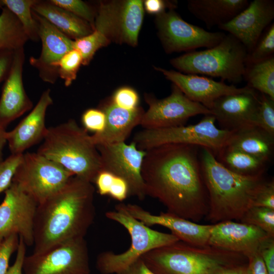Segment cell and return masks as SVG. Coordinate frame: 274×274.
<instances>
[{
  "mask_svg": "<svg viewBox=\"0 0 274 274\" xmlns=\"http://www.w3.org/2000/svg\"><path fill=\"white\" fill-rule=\"evenodd\" d=\"M199 146L168 144L146 151L142 176L147 196L158 199L167 212L197 222L209 211Z\"/></svg>",
  "mask_w": 274,
  "mask_h": 274,
  "instance_id": "6da1fadb",
  "label": "cell"
},
{
  "mask_svg": "<svg viewBox=\"0 0 274 274\" xmlns=\"http://www.w3.org/2000/svg\"><path fill=\"white\" fill-rule=\"evenodd\" d=\"M94 187L73 176L60 189L38 204L33 222V252L84 237L95 217Z\"/></svg>",
  "mask_w": 274,
  "mask_h": 274,
  "instance_id": "7a4b0ae2",
  "label": "cell"
},
{
  "mask_svg": "<svg viewBox=\"0 0 274 274\" xmlns=\"http://www.w3.org/2000/svg\"><path fill=\"white\" fill-rule=\"evenodd\" d=\"M200 148L201 173L209 201L206 219L212 224L239 221L252 207L256 193L264 181L263 176L236 174L220 163L211 150Z\"/></svg>",
  "mask_w": 274,
  "mask_h": 274,
  "instance_id": "3957f363",
  "label": "cell"
},
{
  "mask_svg": "<svg viewBox=\"0 0 274 274\" xmlns=\"http://www.w3.org/2000/svg\"><path fill=\"white\" fill-rule=\"evenodd\" d=\"M141 258L155 274H212L248 262L241 254L181 241L149 251Z\"/></svg>",
  "mask_w": 274,
  "mask_h": 274,
  "instance_id": "277c9868",
  "label": "cell"
},
{
  "mask_svg": "<svg viewBox=\"0 0 274 274\" xmlns=\"http://www.w3.org/2000/svg\"><path fill=\"white\" fill-rule=\"evenodd\" d=\"M37 152L91 183L102 170L99 153L90 135L73 119L47 128Z\"/></svg>",
  "mask_w": 274,
  "mask_h": 274,
  "instance_id": "5b68a950",
  "label": "cell"
},
{
  "mask_svg": "<svg viewBox=\"0 0 274 274\" xmlns=\"http://www.w3.org/2000/svg\"><path fill=\"white\" fill-rule=\"evenodd\" d=\"M248 55L245 46L228 33L213 47L187 52L172 59L170 62L185 74L209 76L237 83L244 77Z\"/></svg>",
  "mask_w": 274,
  "mask_h": 274,
  "instance_id": "8992f818",
  "label": "cell"
},
{
  "mask_svg": "<svg viewBox=\"0 0 274 274\" xmlns=\"http://www.w3.org/2000/svg\"><path fill=\"white\" fill-rule=\"evenodd\" d=\"M105 216L126 229L131 244L124 252L105 251L98 255L96 265L101 274H118L149 251L180 241L172 233L153 230L135 219L126 210L123 203L116 205L115 210L107 212Z\"/></svg>",
  "mask_w": 274,
  "mask_h": 274,
  "instance_id": "52a82bcc",
  "label": "cell"
},
{
  "mask_svg": "<svg viewBox=\"0 0 274 274\" xmlns=\"http://www.w3.org/2000/svg\"><path fill=\"white\" fill-rule=\"evenodd\" d=\"M212 114L206 115L197 123L187 126L144 129L135 133L132 141L143 150L168 144L205 147L215 155L228 143L233 130L218 128Z\"/></svg>",
  "mask_w": 274,
  "mask_h": 274,
  "instance_id": "ba28073f",
  "label": "cell"
},
{
  "mask_svg": "<svg viewBox=\"0 0 274 274\" xmlns=\"http://www.w3.org/2000/svg\"><path fill=\"white\" fill-rule=\"evenodd\" d=\"M74 175L38 152L23 153L12 182L40 204L62 188Z\"/></svg>",
  "mask_w": 274,
  "mask_h": 274,
  "instance_id": "9c48e42d",
  "label": "cell"
},
{
  "mask_svg": "<svg viewBox=\"0 0 274 274\" xmlns=\"http://www.w3.org/2000/svg\"><path fill=\"white\" fill-rule=\"evenodd\" d=\"M24 274H90L89 256L84 237L70 240L25 256Z\"/></svg>",
  "mask_w": 274,
  "mask_h": 274,
  "instance_id": "30bf717a",
  "label": "cell"
},
{
  "mask_svg": "<svg viewBox=\"0 0 274 274\" xmlns=\"http://www.w3.org/2000/svg\"><path fill=\"white\" fill-rule=\"evenodd\" d=\"M158 34L167 53L186 51L218 44L226 34L211 32L183 20L174 9H169L156 17Z\"/></svg>",
  "mask_w": 274,
  "mask_h": 274,
  "instance_id": "8fae6325",
  "label": "cell"
},
{
  "mask_svg": "<svg viewBox=\"0 0 274 274\" xmlns=\"http://www.w3.org/2000/svg\"><path fill=\"white\" fill-rule=\"evenodd\" d=\"M99 153L102 170L124 179L128 184L129 196L143 200L147 196L142 176V167L146 151L139 149L133 141L96 146Z\"/></svg>",
  "mask_w": 274,
  "mask_h": 274,
  "instance_id": "7c38bea8",
  "label": "cell"
},
{
  "mask_svg": "<svg viewBox=\"0 0 274 274\" xmlns=\"http://www.w3.org/2000/svg\"><path fill=\"white\" fill-rule=\"evenodd\" d=\"M149 105L140 125L144 129H155L184 125L189 118L197 115L212 114L202 105L191 100L173 84L171 94L158 99L146 95Z\"/></svg>",
  "mask_w": 274,
  "mask_h": 274,
  "instance_id": "4fadbf2b",
  "label": "cell"
},
{
  "mask_svg": "<svg viewBox=\"0 0 274 274\" xmlns=\"http://www.w3.org/2000/svg\"><path fill=\"white\" fill-rule=\"evenodd\" d=\"M0 204V237L15 234L26 246L33 245V222L37 203L14 183L4 192Z\"/></svg>",
  "mask_w": 274,
  "mask_h": 274,
  "instance_id": "5bb4252c",
  "label": "cell"
},
{
  "mask_svg": "<svg viewBox=\"0 0 274 274\" xmlns=\"http://www.w3.org/2000/svg\"><path fill=\"white\" fill-rule=\"evenodd\" d=\"M273 238L254 225L228 220L213 224L208 245L248 258Z\"/></svg>",
  "mask_w": 274,
  "mask_h": 274,
  "instance_id": "9a60e30c",
  "label": "cell"
},
{
  "mask_svg": "<svg viewBox=\"0 0 274 274\" xmlns=\"http://www.w3.org/2000/svg\"><path fill=\"white\" fill-rule=\"evenodd\" d=\"M32 13L38 23L42 50L39 57L29 58V63L38 71L39 76L44 81L54 84L58 78V63L66 53L74 49V40L32 10Z\"/></svg>",
  "mask_w": 274,
  "mask_h": 274,
  "instance_id": "2e32d148",
  "label": "cell"
},
{
  "mask_svg": "<svg viewBox=\"0 0 274 274\" xmlns=\"http://www.w3.org/2000/svg\"><path fill=\"white\" fill-rule=\"evenodd\" d=\"M273 18V0H254L232 19L218 27L237 39L249 53Z\"/></svg>",
  "mask_w": 274,
  "mask_h": 274,
  "instance_id": "e0dca14e",
  "label": "cell"
},
{
  "mask_svg": "<svg viewBox=\"0 0 274 274\" xmlns=\"http://www.w3.org/2000/svg\"><path fill=\"white\" fill-rule=\"evenodd\" d=\"M259 105V95L250 88L245 92L218 98L210 110L221 129L235 131L254 126Z\"/></svg>",
  "mask_w": 274,
  "mask_h": 274,
  "instance_id": "ac0fdd59",
  "label": "cell"
},
{
  "mask_svg": "<svg viewBox=\"0 0 274 274\" xmlns=\"http://www.w3.org/2000/svg\"><path fill=\"white\" fill-rule=\"evenodd\" d=\"M155 68L162 73L188 98L202 105L209 110L218 98L227 95L244 92L250 89L248 86L238 88L233 85H227L222 81H216L204 76L185 74L159 67Z\"/></svg>",
  "mask_w": 274,
  "mask_h": 274,
  "instance_id": "d6986e66",
  "label": "cell"
},
{
  "mask_svg": "<svg viewBox=\"0 0 274 274\" xmlns=\"http://www.w3.org/2000/svg\"><path fill=\"white\" fill-rule=\"evenodd\" d=\"M129 213L135 219L150 227L160 225L169 229L180 241L196 246H207L213 224L202 225L168 212L152 214L141 207L124 203Z\"/></svg>",
  "mask_w": 274,
  "mask_h": 274,
  "instance_id": "ffe728a7",
  "label": "cell"
},
{
  "mask_svg": "<svg viewBox=\"0 0 274 274\" xmlns=\"http://www.w3.org/2000/svg\"><path fill=\"white\" fill-rule=\"evenodd\" d=\"M24 59L23 48L14 51L11 69L3 86L0 98V125L5 129L33 107L23 83Z\"/></svg>",
  "mask_w": 274,
  "mask_h": 274,
  "instance_id": "44dd1931",
  "label": "cell"
},
{
  "mask_svg": "<svg viewBox=\"0 0 274 274\" xmlns=\"http://www.w3.org/2000/svg\"><path fill=\"white\" fill-rule=\"evenodd\" d=\"M52 104L51 91L48 89L42 93L30 112L15 128L7 131L6 139L11 154H23L26 150L43 140L47 130L46 112Z\"/></svg>",
  "mask_w": 274,
  "mask_h": 274,
  "instance_id": "7402d4cb",
  "label": "cell"
},
{
  "mask_svg": "<svg viewBox=\"0 0 274 274\" xmlns=\"http://www.w3.org/2000/svg\"><path fill=\"white\" fill-rule=\"evenodd\" d=\"M100 109L105 114L106 122L101 132L90 135L95 146L125 142L133 129L140 124L145 112L139 107L133 110L122 109L111 100Z\"/></svg>",
  "mask_w": 274,
  "mask_h": 274,
  "instance_id": "603a6c76",
  "label": "cell"
},
{
  "mask_svg": "<svg viewBox=\"0 0 274 274\" xmlns=\"http://www.w3.org/2000/svg\"><path fill=\"white\" fill-rule=\"evenodd\" d=\"M248 0H190L188 9L211 28L228 22L244 10Z\"/></svg>",
  "mask_w": 274,
  "mask_h": 274,
  "instance_id": "cb8c5ba5",
  "label": "cell"
},
{
  "mask_svg": "<svg viewBox=\"0 0 274 274\" xmlns=\"http://www.w3.org/2000/svg\"><path fill=\"white\" fill-rule=\"evenodd\" d=\"M32 10L73 40L87 36L94 30L89 23L50 1L38 0Z\"/></svg>",
  "mask_w": 274,
  "mask_h": 274,
  "instance_id": "d4e9b609",
  "label": "cell"
},
{
  "mask_svg": "<svg viewBox=\"0 0 274 274\" xmlns=\"http://www.w3.org/2000/svg\"><path fill=\"white\" fill-rule=\"evenodd\" d=\"M143 17L142 1L128 0L117 3L115 40L135 46Z\"/></svg>",
  "mask_w": 274,
  "mask_h": 274,
  "instance_id": "484cf974",
  "label": "cell"
},
{
  "mask_svg": "<svg viewBox=\"0 0 274 274\" xmlns=\"http://www.w3.org/2000/svg\"><path fill=\"white\" fill-rule=\"evenodd\" d=\"M226 146L268 163L273 153L274 136L258 127L251 126L234 131Z\"/></svg>",
  "mask_w": 274,
  "mask_h": 274,
  "instance_id": "4316f807",
  "label": "cell"
},
{
  "mask_svg": "<svg viewBox=\"0 0 274 274\" xmlns=\"http://www.w3.org/2000/svg\"><path fill=\"white\" fill-rule=\"evenodd\" d=\"M214 155L226 168L243 176H263L267 164L258 157L227 146Z\"/></svg>",
  "mask_w": 274,
  "mask_h": 274,
  "instance_id": "83f0119b",
  "label": "cell"
},
{
  "mask_svg": "<svg viewBox=\"0 0 274 274\" xmlns=\"http://www.w3.org/2000/svg\"><path fill=\"white\" fill-rule=\"evenodd\" d=\"M248 86L274 99V57L247 65L244 77Z\"/></svg>",
  "mask_w": 274,
  "mask_h": 274,
  "instance_id": "f1b7e54d",
  "label": "cell"
},
{
  "mask_svg": "<svg viewBox=\"0 0 274 274\" xmlns=\"http://www.w3.org/2000/svg\"><path fill=\"white\" fill-rule=\"evenodd\" d=\"M28 38L16 17L6 7L0 14V50L23 48Z\"/></svg>",
  "mask_w": 274,
  "mask_h": 274,
  "instance_id": "f546056e",
  "label": "cell"
},
{
  "mask_svg": "<svg viewBox=\"0 0 274 274\" xmlns=\"http://www.w3.org/2000/svg\"><path fill=\"white\" fill-rule=\"evenodd\" d=\"M37 1L2 0L4 7L18 19L28 40L34 41L39 39L38 23L32 13V7Z\"/></svg>",
  "mask_w": 274,
  "mask_h": 274,
  "instance_id": "4dcf8cb0",
  "label": "cell"
},
{
  "mask_svg": "<svg viewBox=\"0 0 274 274\" xmlns=\"http://www.w3.org/2000/svg\"><path fill=\"white\" fill-rule=\"evenodd\" d=\"M112 41L104 30L95 28L89 35L74 40V49L78 50L82 58V64L87 65L96 52L107 46Z\"/></svg>",
  "mask_w": 274,
  "mask_h": 274,
  "instance_id": "1f68e13d",
  "label": "cell"
},
{
  "mask_svg": "<svg viewBox=\"0 0 274 274\" xmlns=\"http://www.w3.org/2000/svg\"><path fill=\"white\" fill-rule=\"evenodd\" d=\"M239 221L257 227L274 237V209L251 207Z\"/></svg>",
  "mask_w": 274,
  "mask_h": 274,
  "instance_id": "d6a6232c",
  "label": "cell"
},
{
  "mask_svg": "<svg viewBox=\"0 0 274 274\" xmlns=\"http://www.w3.org/2000/svg\"><path fill=\"white\" fill-rule=\"evenodd\" d=\"M81 64V55L74 49L66 53L59 60L57 65L58 77L64 81L65 86H69L76 80Z\"/></svg>",
  "mask_w": 274,
  "mask_h": 274,
  "instance_id": "836d02e7",
  "label": "cell"
},
{
  "mask_svg": "<svg viewBox=\"0 0 274 274\" xmlns=\"http://www.w3.org/2000/svg\"><path fill=\"white\" fill-rule=\"evenodd\" d=\"M274 52V23L261 37L253 50L248 53L247 65L264 60Z\"/></svg>",
  "mask_w": 274,
  "mask_h": 274,
  "instance_id": "e575fe53",
  "label": "cell"
},
{
  "mask_svg": "<svg viewBox=\"0 0 274 274\" xmlns=\"http://www.w3.org/2000/svg\"><path fill=\"white\" fill-rule=\"evenodd\" d=\"M257 126L274 136V99L261 94L254 123Z\"/></svg>",
  "mask_w": 274,
  "mask_h": 274,
  "instance_id": "d590c367",
  "label": "cell"
},
{
  "mask_svg": "<svg viewBox=\"0 0 274 274\" xmlns=\"http://www.w3.org/2000/svg\"><path fill=\"white\" fill-rule=\"evenodd\" d=\"M53 4L89 23L94 28L95 14L86 3L81 0H50Z\"/></svg>",
  "mask_w": 274,
  "mask_h": 274,
  "instance_id": "8d00e7d4",
  "label": "cell"
},
{
  "mask_svg": "<svg viewBox=\"0 0 274 274\" xmlns=\"http://www.w3.org/2000/svg\"><path fill=\"white\" fill-rule=\"evenodd\" d=\"M23 155L11 154L6 159L0 161V193L5 192L11 186Z\"/></svg>",
  "mask_w": 274,
  "mask_h": 274,
  "instance_id": "74e56055",
  "label": "cell"
},
{
  "mask_svg": "<svg viewBox=\"0 0 274 274\" xmlns=\"http://www.w3.org/2000/svg\"><path fill=\"white\" fill-rule=\"evenodd\" d=\"M81 121L83 128L95 133L101 132L106 126L105 113L100 109L90 108L83 113Z\"/></svg>",
  "mask_w": 274,
  "mask_h": 274,
  "instance_id": "f35d334b",
  "label": "cell"
},
{
  "mask_svg": "<svg viewBox=\"0 0 274 274\" xmlns=\"http://www.w3.org/2000/svg\"><path fill=\"white\" fill-rule=\"evenodd\" d=\"M111 101L119 108L127 110H133L139 107V97L133 89L123 87L115 91Z\"/></svg>",
  "mask_w": 274,
  "mask_h": 274,
  "instance_id": "ab89813d",
  "label": "cell"
},
{
  "mask_svg": "<svg viewBox=\"0 0 274 274\" xmlns=\"http://www.w3.org/2000/svg\"><path fill=\"white\" fill-rule=\"evenodd\" d=\"M252 207H261L274 209V182L266 181L261 184L253 200Z\"/></svg>",
  "mask_w": 274,
  "mask_h": 274,
  "instance_id": "60d3db41",
  "label": "cell"
},
{
  "mask_svg": "<svg viewBox=\"0 0 274 274\" xmlns=\"http://www.w3.org/2000/svg\"><path fill=\"white\" fill-rule=\"evenodd\" d=\"M18 235L11 234L4 238L0 249V274H7L12 254L17 250Z\"/></svg>",
  "mask_w": 274,
  "mask_h": 274,
  "instance_id": "b9f144b4",
  "label": "cell"
},
{
  "mask_svg": "<svg viewBox=\"0 0 274 274\" xmlns=\"http://www.w3.org/2000/svg\"><path fill=\"white\" fill-rule=\"evenodd\" d=\"M115 177L114 174L105 170H101L98 173L93 183L100 195H109Z\"/></svg>",
  "mask_w": 274,
  "mask_h": 274,
  "instance_id": "7bdbcfd3",
  "label": "cell"
},
{
  "mask_svg": "<svg viewBox=\"0 0 274 274\" xmlns=\"http://www.w3.org/2000/svg\"><path fill=\"white\" fill-rule=\"evenodd\" d=\"M109 195L119 201H122L129 196V188L126 182L116 176Z\"/></svg>",
  "mask_w": 274,
  "mask_h": 274,
  "instance_id": "ee69618b",
  "label": "cell"
},
{
  "mask_svg": "<svg viewBox=\"0 0 274 274\" xmlns=\"http://www.w3.org/2000/svg\"><path fill=\"white\" fill-rule=\"evenodd\" d=\"M245 274H268L267 269L259 252L249 257Z\"/></svg>",
  "mask_w": 274,
  "mask_h": 274,
  "instance_id": "f6af8a7d",
  "label": "cell"
},
{
  "mask_svg": "<svg viewBox=\"0 0 274 274\" xmlns=\"http://www.w3.org/2000/svg\"><path fill=\"white\" fill-rule=\"evenodd\" d=\"M26 246L22 238L19 237L15 260L9 268L7 274H22L23 264L26 256Z\"/></svg>",
  "mask_w": 274,
  "mask_h": 274,
  "instance_id": "bcb514c9",
  "label": "cell"
},
{
  "mask_svg": "<svg viewBox=\"0 0 274 274\" xmlns=\"http://www.w3.org/2000/svg\"><path fill=\"white\" fill-rule=\"evenodd\" d=\"M259 252L268 274H274V238L266 243Z\"/></svg>",
  "mask_w": 274,
  "mask_h": 274,
  "instance_id": "7dc6e473",
  "label": "cell"
},
{
  "mask_svg": "<svg viewBox=\"0 0 274 274\" xmlns=\"http://www.w3.org/2000/svg\"><path fill=\"white\" fill-rule=\"evenodd\" d=\"M14 51L0 50V83L5 81L11 67Z\"/></svg>",
  "mask_w": 274,
  "mask_h": 274,
  "instance_id": "c3c4849f",
  "label": "cell"
},
{
  "mask_svg": "<svg viewBox=\"0 0 274 274\" xmlns=\"http://www.w3.org/2000/svg\"><path fill=\"white\" fill-rule=\"evenodd\" d=\"M146 10L151 14L157 15L165 11L168 8L174 9L175 5L171 2L162 0H147L144 3Z\"/></svg>",
  "mask_w": 274,
  "mask_h": 274,
  "instance_id": "681fc988",
  "label": "cell"
},
{
  "mask_svg": "<svg viewBox=\"0 0 274 274\" xmlns=\"http://www.w3.org/2000/svg\"><path fill=\"white\" fill-rule=\"evenodd\" d=\"M118 274H155L145 263L142 258Z\"/></svg>",
  "mask_w": 274,
  "mask_h": 274,
  "instance_id": "f907efd6",
  "label": "cell"
},
{
  "mask_svg": "<svg viewBox=\"0 0 274 274\" xmlns=\"http://www.w3.org/2000/svg\"><path fill=\"white\" fill-rule=\"evenodd\" d=\"M247 264L223 268L212 274H245V269Z\"/></svg>",
  "mask_w": 274,
  "mask_h": 274,
  "instance_id": "816d5d0a",
  "label": "cell"
},
{
  "mask_svg": "<svg viewBox=\"0 0 274 274\" xmlns=\"http://www.w3.org/2000/svg\"><path fill=\"white\" fill-rule=\"evenodd\" d=\"M7 131L0 125V161L3 159V151L5 146L7 144L6 139Z\"/></svg>",
  "mask_w": 274,
  "mask_h": 274,
  "instance_id": "f5cc1de1",
  "label": "cell"
},
{
  "mask_svg": "<svg viewBox=\"0 0 274 274\" xmlns=\"http://www.w3.org/2000/svg\"><path fill=\"white\" fill-rule=\"evenodd\" d=\"M4 239V238H2V237H0V249H1V247H2Z\"/></svg>",
  "mask_w": 274,
  "mask_h": 274,
  "instance_id": "db71d44e",
  "label": "cell"
},
{
  "mask_svg": "<svg viewBox=\"0 0 274 274\" xmlns=\"http://www.w3.org/2000/svg\"><path fill=\"white\" fill-rule=\"evenodd\" d=\"M4 7L2 0H0V9H2Z\"/></svg>",
  "mask_w": 274,
  "mask_h": 274,
  "instance_id": "11a10c76",
  "label": "cell"
},
{
  "mask_svg": "<svg viewBox=\"0 0 274 274\" xmlns=\"http://www.w3.org/2000/svg\"></svg>",
  "mask_w": 274,
  "mask_h": 274,
  "instance_id": "9f6ffc18",
  "label": "cell"
}]
</instances>
